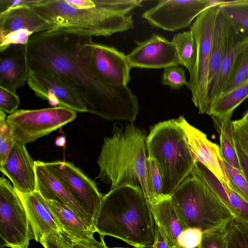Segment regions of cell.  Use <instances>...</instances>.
Wrapping results in <instances>:
<instances>
[{
    "label": "cell",
    "mask_w": 248,
    "mask_h": 248,
    "mask_svg": "<svg viewBox=\"0 0 248 248\" xmlns=\"http://www.w3.org/2000/svg\"><path fill=\"white\" fill-rule=\"evenodd\" d=\"M37 1V0H0V13L19 6H31Z\"/></svg>",
    "instance_id": "cell-43"
},
{
    "label": "cell",
    "mask_w": 248,
    "mask_h": 248,
    "mask_svg": "<svg viewBox=\"0 0 248 248\" xmlns=\"http://www.w3.org/2000/svg\"><path fill=\"white\" fill-rule=\"evenodd\" d=\"M190 174L198 178L206 184L222 201L234 217L233 210L229 198L227 185L200 162H195Z\"/></svg>",
    "instance_id": "cell-29"
},
{
    "label": "cell",
    "mask_w": 248,
    "mask_h": 248,
    "mask_svg": "<svg viewBox=\"0 0 248 248\" xmlns=\"http://www.w3.org/2000/svg\"><path fill=\"white\" fill-rule=\"evenodd\" d=\"M36 179V191L47 201H52L68 206L76 212L88 226L96 232L94 223L63 183L46 166L45 162L35 161Z\"/></svg>",
    "instance_id": "cell-18"
},
{
    "label": "cell",
    "mask_w": 248,
    "mask_h": 248,
    "mask_svg": "<svg viewBox=\"0 0 248 248\" xmlns=\"http://www.w3.org/2000/svg\"><path fill=\"white\" fill-rule=\"evenodd\" d=\"M16 191L27 212L32 239L40 243L44 237L51 232H62L58 220L51 211L46 200L38 191L28 194H21Z\"/></svg>",
    "instance_id": "cell-21"
},
{
    "label": "cell",
    "mask_w": 248,
    "mask_h": 248,
    "mask_svg": "<svg viewBox=\"0 0 248 248\" xmlns=\"http://www.w3.org/2000/svg\"><path fill=\"white\" fill-rule=\"evenodd\" d=\"M202 234L203 232L198 228H187L178 237L177 245L183 248H198Z\"/></svg>",
    "instance_id": "cell-37"
},
{
    "label": "cell",
    "mask_w": 248,
    "mask_h": 248,
    "mask_svg": "<svg viewBox=\"0 0 248 248\" xmlns=\"http://www.w3.org/2000/svg\"><path fill=\"white\" fill-rule=\"evenodd\" d=\"M40 243L44 248H72L70 239L60 231H54L44 237Z\"/></svg>",
    "instance_id": "cell-39"
},
{
    "label": "cell",
    "mask_w": 248,
    "mask_h": 248,
    "mask_svg": "<svg viewBox=\"0 0 248 248\" xmlns=\"http://www.w3.org/2000/svg\"><path fill=\"white\" fill-rule=\"evenodd\" d=\"M235 146L241 168V170L248 182V155L242 150L236 139Z\"/></svg>",
    "instance_id": "cell-44"
},
{
    "label": "cell",
    "mask_w": 248,
    "mask_h": 248,
    "mask_svg": "<svg viewBox=\"0 0 248 248\" xmlns=\"http://www.w3.org/2000/svg\"><path fill=\"white\" fill-rule=\"evenodd\" d=\"M225 228H218L203 232L198 248H227Z\"/></svg>",
    "instance_id": "cell-36"
},
{
    "label": "cell",
    "mask_w": 248,
    "mask_h": 248,
    "mask_svg": "<svg viewBox=\"0 0 248 248\" xmlns=\"http://www.w3.org/2000/svg\"><path fill=\"white\" fill-rule=\"evenodd\" d=\"M147 137L146 132L133 123L114 124L112 136L104 139L96 179L110 185V189L120 186L139 188L148 202Z\"/></svg>",
    "instance_id": "cell-4"
},
{
    "label": "cell",
    "mask_w": 248,
    "mask_h": 248,
    "mask_svg": "<svg viewBox=\"0 0 248 248\" xmlns=\"http://www.w3.org/2000/svg\"><path fill=\"white\" fill-rule=\"evenodd\" d=\"M129 248L113 247V248Z\"/></svg>",
    "instance_id": "cell-47"
},
{
    "label": "cell",
    "mask_w": 248,
    "mask_h": 248,
    "mask_svg": "<svg viewBox=\"0 0 248 248\" xmlns=\"http://www.w3.org/2000/svg\"><path fill=\"white\" fill-rule=\"evenodd\" d=\"M242 118H243L246 121L248 122V109L245 113V114H244V115Z\"/></svg>",
    "instance_id": "cell-46"
},
{
    "label": "cell",
    "mask_w": 248,
    "mask_h": 248,
    "mask_svg": "<svg viewBox=\"0 0 248 248\" xmlns=\"http://www.w3.org/2000/svg\"><path fill=\"white\" fill-rule=\"evenodd\" d=\"M227 248H248V223L234 217L226 225Z\"/></svg>",
    "instance_id": "cell-32"
},
{
    "label": "cell",
    "mask_w": 248,
    "mask_h": 248,
    "mask_svg": "<svg viewBox=\"0 0 248 248\" xmlns=\"http://www.w3.org/2000/svg\"><path fill=\"white\" fill-rule=\"evenodd\" d=\"M226 30V18L219 9L217 15L210 57L208 91L213 85L219 71L222 56Z\"/></svg>",
    "instance_id": "cell-25"
},
{
    "label": "cell",
    "mask_w": 248,
    "mask_h": 248,
    "mask_svg": "<svg viewBox=\"0 0 248 248\" xmlns=\"http://www.w3.org/2000/svg\"><path fill=\"white\" fill-rule=\"evenodd\" d=\"M76 112L62 107L37 109H18L9 114L6 122L15 140L25 144L73 121Z\"/></svg>",
    "instance_id": "cell-9"
},
{
    "label": "cell",
    "mask_w": 248,
    "mask_h": 248,
    "mask_svg": "<svg viewBox=\"0 0 248 248\" xmlns=\"http://www.w3.org/2000/svg\"><path fill=\"white\" fill-rule=\"evenodd\" d=\"M170 198L186 228H225L235 217L204 182L189 174Z\"/></svg>",
    "instance_id": "cell-6"
},
{
    "label": "cell",
    "mask_w": 248,
    "mask_h": 248,
    "mask_svg": "<svg viewBox=\"0 0 248 248\" xmlns=\"http://www.w3.org/2000/svg\"><path fill=\"white\" fill-rule=\"evenodd\" d=\"M154 229L155 241L153 248H170L160 229L155 221Z\"/></svg>",
    "instance_id": "cell-45"
},
{
    "label": "cell",
    "mask_w": 248,
    "mask_h": 248,
    "mask_svg": "<svg viewBox=\"0 0 248 248\" xmlns=\"http://www.w3.org/2000/svg\"><path fill=\"white\" fill-rule=\"evenodd\" d=\"M138 0H37L31 7L56 29L108 37L134 27L131 15Z\"/></svg>",
    "instance_id": "cell-2"
},
{
    "label": "cell",
    "mask_w": 248,
    "mask_h": 248,
    "mask_svg": "<svg viewBox=\"0 0 248 248\" xmlns=\"http://www.w3.org/2000/svg\"><path fill=\"white\" fill-rule=\"evenodd\" d=\"M154 221L160 229L170 248H176L177 238L186 229L170 197L151 206Z\"/></svg>",
    "instance_id": "cell-22"
},
{
    "label": "cell",
    "mask_w": 248,
    "mask_h": 248,
    "mask_svg": "<svg viewBox=\"0 0 248 248\" xmlns=\"http://www.w3.org/2000/svg\"><path fill=\"white\" fill-rule=\"evenodd\" d=\"M93 36L75 30L52 29L32 34L27 44L29 68L52 72L75 90L87 112L109 120L133 123L139 112L130 88L98 79L90 65Z\"/></svg>",
    "instance_id": "cell-1"
},
{
    "label": "cell",
    "mask_w": 248,
    "mask_h": 248,
    "mask_svg": "<svg viewBox=\"0 0 248 248\" xmlns=\"http://www.w3.org/2000/svg\"><path fill=\"white\" fill-rule=\"evenodd\" d=\"M148 157L157 162L163 180V193L170 197L190 174L195 163L179 117L159 122L146 140Z\"/></svg>",
    "instance_id": "cell-5"
},
{
    "label": "cell",
    "mask_w": 248,
    "mask_h": 248,
    "mask_svg": "<svg viewBox=\"0 0 248 248\" xmlns=\"http://www.w3.org/2000/svg\"><path fill=\"white\" fill-rule=\"evenodd\" d=\"M174 45L181 65L188 70L191 79L193 75L197 59V45L193 32L190 30L175 34L171 41Z\"/></svg>",
    "instance_id": "cell-27"
},
{
    "label": "cell",
    "mask_w": 248,
    "mask_h": 248,
    "mask_svg": "<svg viewBox=\"0 0 248 248\" xmlns=\"http://www.w3.org/2000/svg\"><path fill=\"white\" fill-rule=\"evenodd\" d=\"M227 190L235 217L248 223V202L228 186Z\"/></svg>",
    "instance_id": "cell-38"
},
{
    "label": "cell",
    "mask_w": 248,
    "mask_h": 248,
    "mask_svg": "<svg viewBox=\"0 0 248 248\" xmlns=\"http://www.w3.org/2000/svg\"><path fill=\"white\" fill-rule=\"evenodd\" d=\"M247 98L248 81L218 97L212 105L209 115L218 121L231 118L235 108Z\"/></svg>",
    "instance_id": "cell-24"
},
{
    "label": "cell",
    "mask_w": 248,
    "mask_h": 248,
    "mask_svg": "<svg viewBox=\"0 0 248 248\" xmlns=\"http://www.w3.org/2000/svg\"><path fill=\"white\" fill-rule=\"evenodd\" d=\"M217 122V130L219 135V148L222 159L233 168L241 170L235 146L233 121L231 118H226Z\"/></svg>",
    "instance_id": "cell-26"
},
{
    "label": "cell",
    "mask_w": 248,
    "mask_h": 248,
    "mask_svg": "<svg viewBox=\"0 0 248 248\" xmlns=\"http://www.w3.org/2000/svg\"><path fill=\"white\" fill-rule=\"evenodd\" d=\"M51 211L58 220L62 232L71 240L89 239L95 232L92 230L80 216L68 206L46 200Z\"/></svg>",
    "instance_id": "cell-23"
},
{
    "label": "cell",
    "mask_w": 248,
    "mask_h": 248,
    "mask_svg": "<svg viewBox=\"0 0 248 248\" xmlns=\"http://www.w3.org/2000/svg\"><path fill=\"white\" fill-rule=\"evenodd\" d=\"M218 5L209 7L190 26L197 45V59L192 78L188 81L192 101L201 114L209 115L208 77L214 26Z\"/></svg>",
    "instance_id": "cell-7"
},
{
    "label": "cell",
    "mask_w": 248,
    "mask_h": 248,
    "mask_svg": "<svg viewBox=\"0 0 248 248\" xmlns=\"http://www.w3.org/2000/svg\"><path fill=\"white\" fill-rule=\"evenodd\" d=\"M225 18V35L220 67L216 79L208 91L209 113L214 102L222 94L238 55L248 45V37Z\"/></svg>",
    "instance_id": "cell-19"
},
{
    "label": "cell",
    "mask_w": 248,
    "mask_h": 248,
    "mask_svg": "<svg viewBox=\"0 0 248 248\" xmlns=\"http://www.w3.org/2000/svg\"><path fill=\"white\" fill-rule=\"evenodd\" d=\"M104 237L100 236V241H98L94 237L89 239L72 240V248H108L104 240Z\"/></svg>",
    "instance_id": "cell-42"
},
{
    "label": "cell",
    "mask_w": 248,
    "mask_h": 248,
    "mask_svg": "<svg viewBox=\"0 0 248 248\" xmlns=\"http://www.w3.org/2000/svg\"><path fill=\"white\" fill-rule=\"evenodd\" d=\"M148 203L151 206L166 198L163 193V180L156 160L148 157L146 164Z\"/></svg>",
    "instance_id": "cell-31"
},
{
    "label": "cell",
    "mask_w": 248,
    "mask_h": 248,
    "mask_svg": "<svg viewBox=\"0 0 248 248\" xmlns=\"http://www.w3.org/2000/svg\"><path fill=\"white\" fill-rule=\"evenodd\" d=\"M136 47L126 55L130 67L159 69L181 65L171 41L155 34L143 41H135Z\"/></svg>",
    "instance_id": "cell-15"
},
{
    "label": "cell",
    "mask_w": 248,
    "mask_h": 248,
    "mask_svg": "<svg viewBox=\"0 0 248 248\" xmlns=\"http://www.w3.org/2000/svg\"><path fill=\"white\" fill-rule=\"evenodd\" d=\"M54 28L30 5L0 13V50L12 45H27L32 34Z\"/></svg>",
    "instance_id": "cell-11"
},
{
    "label": "cell",
    "mask_w": 248,
    "mask_h": 248,
    "mask_svg": "<svg viewBox=\"0 0 248 248\" xmlns=\"http://www.w3.org/2000/svg\"><path fill=\"white\" fill-rule=\"evenodd\" d=\"M15 140L6 122V114L0 110V166L5 162Z\"/></svg>",
    "instance_id": "cell-35"
},
{
    "label": "cell",
    "mask_w": 248,
    "mask_h": 248,
    "mask_svg": "<svg viewBox=\"0 0 248 248\" xmlns=\"http://www.w3.org/2000/svg\"><path fill=\"white\" fill-rule=\"evenodd\" d=\"M25 145L15 140L5 162L0 166L1 172L10 179L14 188L21 194L32 193L36 188L35 161Z\"/></svg>",
    "instance_id": "cell-17"
},
{
    "label": "cell",
    "mask_w": 248,
    "mask_h": 248,
    "mask_svg": "<svg viewBox=\"0 0 248 248\" xmlns=\"http://www.w3.org/2000/svg\"><path fill=\"white\" fill-rule=\"evenodd\" d=\"M45 164L63 183L95 225L103 196L95 183L71 162L55 161L45 162Z\"/></svg>",
    "instance_id": "cell-12"
},
{
    "label": "cell",
    "mask_w": 248,
    "mask_h": 248,
    "mask_svg": "<svg viewBox=\"0 0 248 248\" xmlns=\"http://www.w3.org/2000/svg\"><path fill=\"white\" fill-rule=\"evenodd\" d=\"M176 248H182V247H180V246H178V245H177V246H176Z\"/></svg>",
    "instance_id": "cell-48"
},
{
    "label": "cell",
    "mask_w": 248,
    "mask_h": 248,
    "mask_svg": "<svg viewBox=\"0 0 248 248\" xmlns=\"http://www.w3.org/2000/svg\"><path fill=\"white\" fill-rule=\"evenodd\" d=\"M162 84L173 90H179L184 86L189 87L185 71L181 65H171L164 68L161 80Z\"/></svg>",
    "instance_id": "cell-33"
},
{
    "label": "cell",
    "mask_w": 248,
    "mask_h": 248,
    "mask_svg": "<svg viewBox=\"0 0 248 248\" xmlns=\"http://www.w3.org/2000/svg\"><path fill=\"white\" fill-rule=\"evenodd\" d=\"M223 0H159L141 15L152 26L174 31L190 25L209 7L219 5Z\"/></svg>",
    "instance_id": "cell-10"
},
{
    "label": "cell",
    "mask_w": 248,
    "mask_h": 248,
    "mask_svg": "<svg viewBox=\"0 0 248 248\" xmlns=\"http://www.w3.org/2000/svg\"><path fill=\"white\" fill-rule=\"evenodd\" d=\"M90 65L94 76L107 84L126 86L131 79L126 55L113 47L93 43Z\"/></svg>",
    "instance_id": "cell-14"
},
{
    "label": "cell",
    "mask_w": 248,
    "mask_h": 248,
    "mask_svg": "<svg viewBox=\"0 0 248 248\" xmlns=\"http://www.w3.org/2000/svg\"><path fill=\"white\" fill-rule=\"evenodd\" d=\"M100 235L119 239L136 248H153L154 221L142 190L120 186L103 196L95 220Z\"/></svg>",
    "instance_id": "cell-3"
},
{
    "label": "cell",
    "mask_w": 248,
    "mask_h": 248,
    "mask_svg": "<svg viewBox=\"0 0 248 248\" xmlns=\"http://www.w3.org/2000/svg\"><path fill=\"white\" fill-rule=\"evenodd\" d=\"M248 81V45L238 55L221 95L233 90Z\"/></svg>",
    "instance_id": "cell-30"
},
{
    "label": "cell",
    "mask_w": 248,
    "mask_h": 248,
    "mask_svg": "<svg viewBox=\"0 0 248 248\" xmlns=\"http://www.w3.org/2000/svg\"><path fill=\"white\" fill-rule=\"evenodd\" d=\"M218 7L225 17L248 37V0L224 1Z\"/></svg>",
    "instance_id": "cell-28"
},
{
    "label": "cell",
    "mask_w": 248,
    "mask_h": 248,
    "mask_svg": "<svg viewBox=\"0 0 248 248\" xmlns=\"http://www.w3.org/2000/svg\"><path fill=\"white\" fill-rule=\"evenodd\" d=\"M20 102L19 98L16 93L0 87V110L12 114L17 110Z\"/></svg>",
    "instance_id": "cell-40"
},
{
    "label": "cell",
    "mask_w": 248,
    "mask_h": 248,
    "mask_svg": "<svg viewBox=\"0 0 248 248\" xmlns=\"http://www.w3.org/2000/svg\"><path fill=\"white\" fill-rule=\"evenodd\" d=\"M235 138L248 155V122L243 118L233 121Z\"/></svg>",
    "instance_id": "cell-41"
},
{
    "label": "cell",
    "mask_w": 248,
    "mask_h": 248,
    "mask_svg": "<svg viewBox=\"0 0 248 248\" xmlns=\"http://www.w3.org/2000/svg\"><path fill=\"white\" fill-rule=\"evenodd\" d=\"M0 248H28L31 225L18 193L4 177L0 178Z\"/></svg>",
    "instance_id": "cell-8"
},
{
    "label": "cell",
    "mask_w": 248,
    "mask_h": 248,
    "mask_svg": "<svg viewBox=\"0 0 248 248\" xmlns=\"http://www.w3.org/2000/svg\"><path fill=\"white\" fill-rule=\"evenodd\" d=\"M223 163L230 183L229 188L248 202V182L242 170L233 168L224 160Z\"/></svg>",
    "instance_id": "cell-34"
},
{
    "label": "cell",
    "mask_w": 248,
    "mask_h": 248,
    "mask_svg": "<svg viewBox=\"0 0 248 248\" xmlns=\"http://www.w3.org/2000/svg\"><path fill=\"white\" fill-rule=\"evenodd\" d=\"M28 75L27 45H12L0 50V87L16 93Z\"/></svg>",
    "instance_id": "cell-20"
},
{
    "label": "cell",
    "mask_w": 248,
    "mask_h": 248,
    "mask_svg": "<svg viewBox=\"0 0 248 248\" xmlns=\"http://www.w3.org/2000/svg\"><path fill=\"white\" fill-rule=\"evenodd\" d=\"M27 83L36 96L51 105L87 112L84 103L75 90L54 73L29 68Z\"/></svg>",
    "instance_id": "cell-13"
},
{
    "label": "cell",
    "mask_w": 248,
    "mask_h": 248,
    "mask_svg": "<svg viewBox=\"0 0 248 248\" xmlns=\"http://www.w3.org/2000/svg\"><path fill=\"white\" fill-rule=\"evenodd\" d=\"M179 117L195 162L203 164L229 187L219 147L209 140L205 133L189 124L184 116Z\"/></svg>",
    "instance_id": "cell-16"
}]
</instances>
